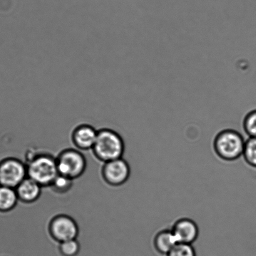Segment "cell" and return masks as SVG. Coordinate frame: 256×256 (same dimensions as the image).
Returning <instances> with one entry per match:
<instances>
[{
  "label": "cell",
  "instance_id": "cell-16",
  "mask_svg": "<svg viewBox=\"0 0 256 256\" xmlns=\"http://www.w3.org/2000/svg\"><path fill=\"white\" fill-rule=\"evenodd\" d=\"M243 128L250 138H256V110L246 114L243 120Z\"/></svg>",
  "mask_w": 256,
  "mask_h": 256
},
{
  "label": "cell",
  "instance_id": "cell-7",
  "mask_svg": "<svg viewBox=\"0 0 256 256\" xmlns=\"http://www.w3.org/2000/svg\"><path fill=\"white\" fill-rule=\"evenodd\" d=\"M130 166L123 158L104 164L102 176L104 182L112 187H120L130 178Z\"/></svg>",
  "mask_w": 256,
  "mask_h": 256
},
{
  "label": "cell",
  "instance_id": "cell-11",
  "mask_svg": "<svg viewBox=\"0 0 256 256\" xmlns=\"http://www.w3.org/2000/svg\"><path fill=\"white\" fill-rule=\"evenodd\" d=\"M178 244L172 230L159 231L154 240V246L156 252L166 256L168 255Z\"/></svg>",
  "mask_w": 256,
  "mask_h": 256
},
{
  "label": "cell",
  "instance_id": "cell-4",
  "mask_svg": "<svg viewBox=\"0 0 256 256\" xmlns=\"http://www.w3.org/2000/svg\"><path fill=\"white\" fill-rule=\"evenodd\" d=\"M56 158L60 175L74 180L81 178L86 172L88 166L86 156L77 149H66Z\"/></svg>",
  "mask_w": 256,
  "mask_h": 256
},
{
  "label": "cell",
  "instance_id": "cell-12",
  "mask_svg": "<svg viewBox=\"0 0 256 256\" xmlns=\"http://www.w3.org/2000/svg\"><path fill=\"white\" fill-rule=\"evenodd\" d=\"M19 200L14 188L0 186V214L12 212L18 205Z\"/></svg>",
  "mask_w": 256,
  "mask_h": 256
},
{
  "label": "cell",
  "instance_id": "cell-10",
  "mask_svg": "<svg viewBox=\"0 0 256 256\" xmlns=\"http://www.w3.org/2000/svg\"><path fill=\"white\" fill-rule=\"evenodd\" d=\"M42 188L38 183L27 178L16 188L19 201L26 204H31L38 200L42 195Z\"/></svg>",
  "mask_w": 256,
  "mask_h": 256
},
{
  "label": "cell",
  "instance_id": "cell-15",
  "mask_svg": "<svg viewBox=\"0 0 256 256\" xmlns=\"http://www.w3.org/2000/svg\"><path fill=\"white\" fill-rule=\"evenodd\" d=\"M58 250L62 256H77L80 251V244L77 240L59 244Z\"/></svg>",
  "mask_w": 256,
  "mask_h": 256
},
{
  "label": "cell",
  "instance_id": "cell-9",
  "mask_svg": "<svg viewBox=\"0 0 256 256\" xmlns=\"http://www.w3.org/2000/svg\"><path fill=\"white\" fill-rule=\"evenodd\" d=\"M98 131L88 124L77 126L72 134V141L77 150H92L95 146Z\"/></svg>",
  "mask_w": 256,
  "mask_h": 256
},
{
  "label": "cell",
  "instance_id": "cell-1",
  "mask_svg": "<svg viewBox=\"0 0 256 256\" xmlns=\"http://www.w3.org/2000/svg\"><path fill=\"white\" fill-rule=\"evenodd\" d=\"M27 158L28 178L43 188H50L59 175L56 158L47 153H32Z\"/></svg>",
  "mask_w": 256,
  "mask_h": 256
},
{
  "label": "cell",
  "instance_id": "cell-8",
  "mask_svg": "<svg viewBox=\"0 0 256 256\" xmlns=\"http://www.w3.org/2000/svg\"><path fill=\"white\" fill-rule=\"evenodd\" d=\"M171 230L178 244L192 245L200 236L197 223L188 218H182L176 221Z\"/></svg>",
  "mask_w": 256,
  "mask_h": 256
},
{
  "label": "cell",
  "instance_id": "cell-3",
  "mask_svg": "<svg viewBox=\"0 0 256 256\" xmlns=\"http://www.w3.org/2000/svg\"><path fill=\"white\" fill-rule=\"evenodd\" d=\"M246 140L237 130L225 129L216 135L213 148L216 155L222 160L234 162L243 156Z\"/></svg>",
  "mask_w": 256,
  "mask_h": 256
},
{
  "label": "cell",
  "instance_id": "cell-6",
  "mask_svg": "<svg viewBox=\"0 0 256 256\" xmlns=\"http://www.w3.org/2000/svg\"><path fill=\"white\" fill-rule=\"evenodd\" d=\"M48 232L56 242L60 244L66 241L77 240L79 228L76 221L70 216H56L50 222Z\"/></svg>",
  "mask_w": 256,
  "mask_h": 256
},
{
  "label": "cell",
  "instance_id": "cell-2",
  "mask_svg": "<svg viewBox=\"0 0 256 256\" xmlns=\"http://www.w3.org/2000/svg\"><path fill=\"white\" fill-rule=\"evenodd\" d=\"M125 148L123 138L118 132L104 128L98 131L92 152L99 161L105 164L123 158Z\"/></svg>",
  "mask_w": 256,
  "mask_h": 256
},
{
  "label": "cell",
  "instance_id": "cell-17",
  "mask_svg": "<svg viewBox=\"0 0 256 256\" xmlns=\"http://www.w3.org/2000/svg\"><path fill=\"white\" fill-rule=\"evenodd\" d=\"M166 256H197L192 245L178 244Z\"/></svg>",
  "mask_w": 256,
  "mask_h": 256
},
{
  "label": "cell",
  "instance_id": "cell-5",
  "mask_svg": "<svg viewBox=\"0 0 256 256\" xmlns=\"http://www.w3.org/2000/svg\"><path fill=\"white\" fill-rule=\"evenodd\" d=\"M28 178L27 166L14 158L0 161V186L16 190Z\"/></svg>",
  "mask_w": 256,
  "mask_h": 256
},
{
  "label": "cell",
  "instance_id": "cell-13",
  "mask_svg": "<svg viewBox=\"0 0 256 256\" xmlns=\"http://www.w3.org/2000/svg\"><path fill=\"white\" fill-rule=\"evenodd\" d=\"M74 182V180L71 178L59 174L52 184L50 188L56 194H66L73 188Z\"/></svg>",
  "mask_w": 256,
  "mask_h": 256
},
{
  "label": "cell",
  "instance_id": "cell-14",
  "mask_svg": "<svg viewBox=\"0 0 256 256\" xmlns=\"http://www.w3.org/2000/svg\"><path fill=\"white\" fill-rule=\"evenodd\" d=\"M242 156L248 166L256 168V138H248L246 140Z\"/></svg>",
  "mask_w": 256,
  "mask_h": 256
}]
</instances>
